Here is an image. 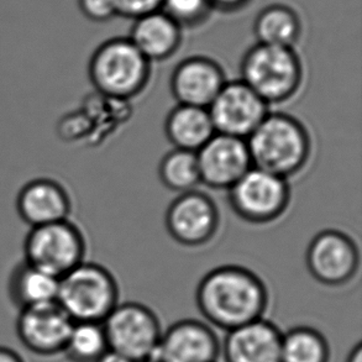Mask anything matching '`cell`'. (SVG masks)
<instances>
[{"mask_svg":"<svg viewBox=\"0 0 362 362\" xmlns=\"http://www.w3.org/2000/svg\"><path fill=\"white\" fill-rule=\"evenodd\" d=\"M196 304L206 323L228 333L264 318L269 292L264 279L254 271L226 264L211 269L201 279Z\"/></svg>","mask_w":362,"mask_h":362,"instance_id":"1","label":"cell"},{"mask_svg":"<svg viewBox=\"0 0 362 362\" xmlns=\"http://www.w3.org/2000/svg\"><path fill=\"white\" fill-rule=\"evenodd\" d=\"M252 167L288 180L307 166L312 155L308 129L286 113H269L246 139Z\"/></svg>","mask_w":362,"mask_h":362,"instance_id":"2","label":"cell"},{"mask_svg":"<svg viewBox=\"0 0 362 362\" xmlns=\"http://www.w3.org/2000/svg\"><path fill=\"white\" fill-rule=\"evenodd\" d=\"M88 76L94 88L104 97L129 100L146 88L151 62L129 37H114L95 49L89 59Z\"/></svg>","mask_w":362,"mask_h":362,"instance_id":"3","label":"cell"},{"mask_svg":"<svg viewBox=\"0 0 362 362\" xmlns=\"http://www.w3.org/2000/svg\"><path fill=\"white\" fill-rule=\"evenodd\" d=\"M241 81L267 105L288 102L304 79L303 64L294 47L256 44L241 59Z\"/></svg>","mask_w":362,"mask_h":362,"instance_id":"4","label":"cell"},{"mask_svg":"<svg viewBox=\"0 0 362 362\" xmlns=\"http://www.w3.org/2000/svg\"><path fill=\"white\" fill-rule=\"evenodd\" d=\"M118 281L107 267L84 261L59 279L57 304L74 323H103L118 305Z\"/></svg>","mask_w":362,"mask_h":362,"instance_id":"5","label":"cell"},{"mask_svg":"<svg viewBox=\"0 0 362 362\" xmlns=\"http://www.w3.org/2000/svg\"><path fill=\"white\" fill-rule=\"evenodd\" d=\"M102 325L110 350L134 362H153L163 329L151 308L139 302L119 303Z\"/></svg>","mask_w":362,"mask_h":362,"instance_id":"6","label":"cell"},{"mask_svg":"<svg viewBox=\"0 0 362 362\" xmlns=\"http://www.w3.org/2000/svg\"><path fill=\"white\" fill-rule=\"evenodd\" d=\"M24 255L26 264L61 279L86 261L87 243L78 226L67 219L31 228Z\"/></svg>","mask_w":362,"mask_h":362,"instance_id":"7","label":"cell"},{"mask_svg":"<svg viewBox=\"0 0 362 362\" xmlns=\"http://www.w3.org/2000/svg\"><path fill=\"white\" fill-rule=\"evenodd\" d=\"M231 211L250 224L262 226L284 216L291 202L288 181L251 167L228 189Z\"/></svg>","mask_w":362,"mask_h":362,"instance_id":"8","label":"cell"},{"mask_svg":"<svg viewBox=\"0 0 362 362\" xmlns=\"http://www.w3.org/2000/svg\"><path fill=\"white\" fill-rule=\"evenodd\" d=\"M165 226L178 244L187 247L204 246L219 230V208L204 192H186L178 194L167 208Z\"/></svg>","mask_w":362,"mask_h":362,"instance_id":"9","label":"cell"},{"mask_svg":"<svg viewBox=\"0 0 362 362\" xmlns=\"http://www.w3.org/2000/svg\"><path fill=\"white\" fill-rule=\"evenodd\" d=\"M309 274L327 287H341L358 274L360 251L356 243L343 231H320L309 243L305 252Z\"/></svg>","mask_w":362,"mask_h":362,"instance_id":"10","label":"cell"},{"mask_svg":"<svg viewBox=\"0 0 362 362\" xmlns=\"http://www.w3.org/2000/svg\"><path fill=\"white\" fill-rule=\"evenodd\" d=\"M254 90L239 79L226 82L208 107L216 134L246 140L269 113Z\"/></svg>","mask_w":362,"mask_h":362,"instance_id":"11","label":"cell"},{"mask_svg":"<svg viewBox=\"0 0 362 362\" xmlns=\"http://www.w3.org/2000/svg\"><path fill=\"white\" fill-rule=\"evenodd\" d=\"M74 322L57 302L20 309L16 334L30 353L39 356L64 354Z\"/></svg>","mask_w":362,"mask_h":362,"instance_id":"12","label":"cell"},{"mask_svg":"<svg viewBox=\"0 0 362 362\" xmlns=\"http://www.w3.org/2000/svg\"><path fill=\"white\" fill-rule=\"evenodd\" d=\"M197 153L201 185L228 191L252 167L244 139L214 134Z\"/></svg>","mask_w":362,"mask_h":362,"instance_id":"13","label":"cell"},{"mask_svg":"<svg viewBox=\"0 0 362 362\" xmlns=\"http://www.w3.org/2000/svg\"><path fill=\"white\" fill-rule=\"evenodd\" d=\"M221 341L213 327L197 319H181L162 332L153 362H218Z\"/></svg>","mask_w":362,"mask_h":362,"instance_id":"14","label":"cell"},{"mask_svg":"<svg viewBox=\"0 0 362 362\" xmlns=\"http://www.w3.org/2000/svg\"><path fill=\"white\" fill-rule=\"evenodd\" d=\"M226 82V72L216 59L191 56L172 71L170 89L177 103L208 109Z\"/></svg>","mask_w":362,"mask_h":362,"instance_id":"15","label":"cell"},{"mask_svg":"<svg viewBox=\"0 0 362 362\" xmlns=\"http://www.w3.org/2000/svg\"><path fill=\"white\" fill-rule=\"evenodd\" d=\"M282 333L266 318L228 332L221 341L224 362H282Z\"/></svg>","mask_w":362,"mask_h":362,"instance_id":"16","label":"cell"},{"mask_svg":"<svg viewBox=\"0 0 362 362\" xmlns=\"http://www.w3.org/2000/svg\"><path fill=\"white\" fill-rule=\"evenodd\" d=\"M16 209L20 218L35 228L69 219L72 201L67 189L59 181L36 178L20 189Z\"/></svg>","mask_w":362,"mask_h":362,"instance_id":"17","label":"cell"},{"mask_svg":"<svg viewBox=\"0 0 362 362\" xmlns=\"http://www.w3.org/2000/svg\"><path fill=\"white\" fill-rule=\"evenodd\" d=\"M129 39L150 62L171 59L180 49L183 29L162 10L134 20Z\"/></svg>","mask_w":362,"mask_h":362,"instance_id":"18","label":"cell"},{"mask_svg":"<svg viewBox=\"0 0 362 362\" xmlns=\"http://www.w3.org/2000/svg\"><path fill=\"white\" fill-rule=\"evenodd\" d=\"M165 134L173 148L197 152L216 132L208 109L177 104L167 114Z\"/></svg>","mask_w":362,"mask_h":362,"instance_id":"19","label":"cell"},{"mask_svg":"<svg viewBox=\"0 0 362 362\" xmlns=\"http://www.w3.org/2000/svg\"><path fill=\"white\" fill-rule=\"evenodd\" d=\"M303 31L298 13L286 4H271L259 11L252 26L257 44L294 47Z\"/></svg>","mask_w":362,"mask_h":362,"instance_id":"20","label":"cell"},{"mask_svg":"<svg viewBox=\"0 0 362 362\" xmlns=\"http://www.w3.org/2000/svg\"><path fill=\"white\" fill-rule=\"evenodd\" d=\"M59 286L57 277L23 262L11 274L10 296L19 309L30 308L56 302Z\"/></svg>","mask_w":362,"mask_h":362,"instance_id":"21","label":"cell"},{"mask_svg":"<svg viewBox=\"0 0 362 362\" xmlns=\"http://www.w3.org/2000/svg\"><path fill=\"white\" fill-rule=\"evenodd\" d=\"M282 362H330L328 339L318 329L298 325L282 333Z\"/></svg>","mask_w":362,"mask_h":362,"instance_id":"22","label":"cell"},{"mask_svg":"<svg viewBox=\"0 0 362 362\" xmlns=\"http://www.w3.org/2000/svg\"><path fill=\"white\" fill-rule=\"evenodd\" d=\"M158 176L167 189L177 193L194 191L201 185L196 152L173 148L162 157Z\"/></svg>","mask_w":362,"mask_h":362,"instance_id":"23","label":"cell"},{"mask_svg":"<svg viewBox=\"0 0 362 362\" xmlns=\"http://www.w3.org/2000/svg\"><path fill=\"white\" fill-rule=\"evenodd\" d=\"M108 350L102 324L74 323L64 354L71 362H98Z\"/></svg>","mask_w":362,"mask_h":362,"instance_id":"24","label":"cell"},{"mask_svg":"<svg viewBox=\"0 0 362 362\" xmlns=\"http://www.w3.org/2000/svg\"><path fill=\"white\" fill-rule=\"evenodd\" d=\"M161 10L182 29L201 26L214 11L209 0H163Z\"/></svg>","mask_w":362,"mask_h":362,"instance_id":"25","label":"cell"},{"mask_svg":"<svg viewBox=\"0 0 362 362\" xmlns=\"http://www.w3.org/2000/svg\"><path fill=\"white\" fill-rule=\"evenodd\" d=\"M117 16L136 20L161 10L163 0H114Z\"/></svg>","mask_w":362,"mask_h":362,"instance_id":"26","label":"cell"},{"mask_svg":"<svg viewBox=\"0 0 362 362\" xmlns=\"http://www.w3.org/2000/svg\"><path fill=\"white\" fill-rule=\"evenodd\" d=\"M84 18L93 23H107L117 16L114 0H78Z\"/></svg>","mask_w":362,"mask_h":362,"instance_id":"27","label":"cell"},{"mask_svg":"<svg viewBox=\"0 0 362 362\" xmlns=\"http://www.w3.org/2000/svg\"><path fill=\"white\" fill-rule=\"evenodd\" d=\"M251 0H209L214 11H221L224 14H233L246 8Z\"/></svg>","mask_w":362,"mask_h":362,"instance_id":"28","label":"cell"},{"mask_svg":"<svg viewBox=\"0 0 362 362\" xmlns=\"http://www.w3.org/2000/svg\"><path fill=\"white\" fill-rule=\"evenodd\" d=\"M0 362H25L19 354L9 348L0 346Z\"/></svg>","mask_w":362,"mask_h":362,"instance_id":"29","label":"cell"},{"mask_svg":"<svg viewBox=\"0 0 362 362\" xmlns=\"http://www.w3.org/2000/svg\"><path fill=\"white\" fill-rule=\"evenodd\" d=\"M98 362H134L130 358H125L122 354L117 353L109 349L107 353L104 354L102 358H99Z\"/></svg>","mask_w":362,"mask_h":362,"instance_id":"30","label":"cell"},{"mask_svg":"<svg viewBox=\"0 0 362 362\" xmlns=\"http://www.w3.org/2000/svg\"><path fill=\"white\" fill-rule=\"evenodd\" d=\"M346 362H362V344L358 343L349 353Z\"/></svg>","mask_w":362,"mask_h":362,"instance_id":"31","label":"cell"}]
</instances>
